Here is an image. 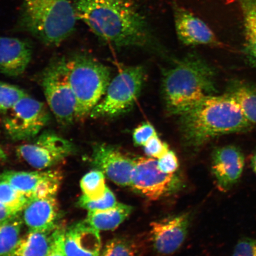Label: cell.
<instances>
[{
  "label": "cell",
  "instance_id": "obj_1",
  "mask_svg": "<svg viewBox=\"0 0 256 256\" xmlns=\"http://www.w3.org/2000/svg\"><path fill=\"white\" fill-rule=\"evenodd\" d=\"M74 6L78 19L115 46L154 44L148 22L133 0H74Z\"/></svg>",
  "mask_w": 256,
  "mask_h": 256
},
{
  "label": "cell",
  "instance_id": "obj_2",
  "mask_svg": "<svg viewBox=\"0 0 256 256\" xmlns=\"http://www.w3.org/2000/svg\"><path fill=\"white\" fill-rule=\"evenodd\" d=\"M185 145L198 148L217 136L247 132L252 127L238 106L226 94L210 95L180 115Z\"/></svg>",
  "mask_w": 256,
  "mask_h": 256
},
{
  "label": "cell",
  "instance_id": "obj_3",
  "mask_svg": "<svg viewBox=\"0 0 256 256\" xmlns=\"http://www.w3.org/2000/svg\"><path fill=\"white\" fill-rule=\"evenodd\" d=\"M216 72L201 58L190 55L164 73L162 94L170 114L182 115L216 92Z\"/></svg>",
  "mask_w": 256,
  "mask_h": 256
},
{
  "label": "cell",
  "instance_id": "obj_4",
  "mask_svg": "<svg viewBox=\"0 0 256 256\" xmlns=\"http://www.w3.org/2000/svg\"><path fill=\"white\" fill-rule=\"evenodd\" d=\"M72 0H22L18 26L48 46L72 36L76 20Z\"/></svg>",
  "mask_w": 256,
  "mask_h": 256
},
{
  "label": "cell",
  "instance_id": "obj_5",
  "mask_svg": "<svg viewBox=\"0 0 256 256\" xmlns=\"http://www.w3.org/2000/svg\"><path fill=\"white\" fill-rule=\"evenodd\" d=\"M70 84L76 99V121L90 114L106 92L111 81L110 68L85 52L66 57Z\"/></svg>",
  "mask_w": 256,
  "mask_h": 256
},
{
  "label": "cell",
  "instance_id": "obj_6",
  "mask_svg": "<svg viewBox=\"0 0 256 256\" xmlns=\"http://www.w3.org/2000/svg\"><path fill=\"white\" fill-rule=\"evenodd\" d=\"M41 86L48 106L58 122L64 126L76 121V103L69 81L66 57L50 62L41 76Z\"/></svg>",
  "mask_w": 256,
  "mask_h": 256
},
{
  "label": "cell",
  "instance_id": "obj_7",
  "mask_svg": "<svg viewBox=\"0 0 256 256\" xmlns=\"http://www.w3.org/2000/svg\"><path fill=\"white\" fill-rule=\"evenodd\" d=\"M142 66L124 68L110 81L104 98L92 110V118H112L126 112L136 101L145 81Z\"/></svg>",
  "mask_w": 256,
  "mask_h": 256
},
{
  "label": "cell",
  "instance_id": "obj_8",
  "mask_svg": "<svg viewBox=\"0 0 256 256\" xmlns=\"http://www.w3.org/2000/svg\"><path fill=\"white\" fill-rule=\"evenodd\" d=\"M50 120L46 106L28 95L3 114L2 126L14 142H28L39 136Z\"/></svg>",
  "mask_w": 256,
  "mask_h": 256
},
{
  "label": "cell",
  "instance_id": "obj_9",
  "mask_svg": "<svg viewBox=\"0 0 256 256\" xmlns=\"http://www.w3.org/2000/svg\"><path fill=\"white\" fill-rule=\"evenodd\" d=\"M31 140L16 147V152L18 158L38 170L58 164L76 152L72 142L52 131H44Z\"/></svg>",
  "mask_w": 256,
  "mask_h": 256
},
{
  "label": "cell",
  "instance_id": "obj_10",
  "mask_svg": "<svg viewBox=\"0 0 256 256\" xmlns=\"http://www.w3.org/2000/svg\"><path fill=\"white\" fill-rule=\"evenodd\" d=\"M180 180L174 174H166L158 168V160L136 159L130 186L149 200H158L177 190Z\"/></svg>",
  "mask_w": 256,
  "mask_h": 256
},
{
  "label": "cell",
  "instance_id": "obj_11",
  "mask_svg": "<svg viewBox=\"0 0 256 256\" xmlns=\"http://www.w3.org/2000/svg\"><path fill=\"white\" fill-rule=\"evenodd\" d=\"M16 190L28 199L56 196L62 180V172L47 171H7L0 174Z\"/></svg>",
  "mask_w": 256,
  "mask_h": 256
},
{
  "label": "cell",
  "instance_id": "obj_12",
  "mask_svg": "<svg viewBox=\"0 0 256 256\" xmlns=\"http://www.w3.org/2000/svg\"><path fill=\"white\" fill-rule=\"evenodd\" d=\"M92 162L95 169L103 172L115 184L130 186L136 159L128 158L113 146L98 144L92 148Z\"/></svg>",
  "mask_w": 256,
  "mask_h": 256
},
{
  "label": "cell",
  "instance_id": "obj_13",
  "mask_svg": "<svg viewBox=\"0 0 256 256\" xmlns=\"http://www.w3.org/2000/svg\"><path fill=\"white\" fill-rule=\"evenodd\" d=\"M190 220V214L186 213L152 222L150 238L155 250L163 256L177 251L186 238Z\"/></svg>",
  "mask_w": 256,
  "mask_h": 256
},
{
  "label": "cell",
  "instance_id": "obj_14",
  "mask_svg": "<svg viewBox=\"0 0 256 256\" xmlns=\"http://www.w3.org/2000/svg\"><path fill=\"white\" fill-rule=\"evenodd\" d=\"M244 166V155L238 147L229 145L215 150L211 169L220 190H231L241 178Z\"/></svg>",
  "mask_w": 256,
  "mask_h": 256
},
{
  "label": "cell",
  "instance_id": "obj_15",
  "mask_svg": "<svg viewBox=\"0 0 256 256\" xmlns=\"http://www.w3.org/2000/svg\"><path fill=\"white\" fill-rule=\"evenodd\" d=\"M176 34L182 43L188 46H219L220 41L200 18L177 5L174 8Z\"/></svg>",
  "mask_w": 256,
  "mask_h": 256
},
{
  "label": "cell",
  "instance_id": "obj_16",
  "mask_svg": "<svg viewBox=\"0 0 256 256\" xmlns=\"http://www.w3.org/2000/svg\"><path fill=\"white\" fill-rule=\"evenodd\" d=\"M33 46L28 40L0 36V73L20 76L31 62Z\"/></svg>",
  "mask_w": 256,
  "mask_h": 256
},
{
  "label": "cell",
  "instance_id": "obj_17",
  "mask_svg": "<svg viewBox=\"0 0 256 256\" xmlns=\"http://www.w3.org/2000/svg\"><path fill=\"white\" fill-rule=\"evenodd\" d=\"M21 213L30 231H50L59 225L60 211L56 196L30 199Z\"/></svg>",
  "mask_w": 256,
  "mask_h": 256
},
{
  "label": "cell",
  "instance_id": "obj_18",
  "mask_svg": "<svg viewBox=\"0 0 256 256\" xmlns=\"http://www.w3.org/2000/svg\"><path fill=\"white\" fill-rule=\"evenodd\" d=\"M99 231L86 222L66 228L64 244L66 256H99L101 240Z\"/></svg>",
  "mask_w": 256,
  "mask_h": 256
},
{
  "label": "cell",
  "instance_id": "obj_19",
  "mask_svg": "<svg viewBox=\"0 0 256 256\" xmlns=\"http://www.w3.org/2000/svg\"><path fill=\"white\" fill-rule=\"evenodd\" d=\"M57 227L46 232L30 230L6 256H46L52 246Z\"/></svg>",
  "mask_w": 256,
  "mask_h": 256
},
{
  "label": "cell",
  "instance_id": "obj_20",
  "mask_svg": "<svg viewBox=\"0 0 256 256\" xmlns=\"http://www.w3.org/2000/svg\"><path fill=\"white\" fill-rule=\"evenodd\" d=\"M226 94L238 106L246 119L256 126V86L242 80L230 82Z\"/></svg>",
  "mask_w": 256,
  "mask_h": 256
},
{
  "label": "cell",
  "instance_id": "obj_21",
  "mask_svg": "<svg viewBox=\"0 0 256 256\" xmlns=\"http://www.w3.org/2000/svg\"><path fill=\"white\" fill-rule=\"evenodd\" d=\"M244 28V51L248 63L256 70V0H238Z\"/></svg>",
  "mask_w": 256,
  "mask_h": 256
},
{
  "label": "cell",
  "instance_id": "obj_22",
  "mask_svg": "<svg viewBox=\"0 0 256 256\" xmlns=\"http://www.w3.org/2000/svg\"><path fill=\"white\" fill-rule=\"evenodd\" d=\"M133 210L132 207L118 204L110 209L90 210L86 222L98 231H108L118 228Z\"/></svg>",
  "mask_w": 256,
  "mask_h": 256
},
{
  "label": "cell",
  "instance_id": "obj_23",
  "mask_svg": "<svg viewBox=\"0 0 256 256\" xmlns=\"http://www.w3.org/2000/svg\"><path fill=\"white\" fill-rule=\"evenodd\" d=\"M21 214L0 222V256L9 254L20 238L24 224Z\"/></svg>",
  "mask_w": 256,
  "mask_h": 256
},
{
  "label": "cell",
  "instance_id": "obj_24",
  "mask_svg": "<svg viewBox=\"0 0 256 256\" xmlns=\"http://www.w3.org/2000/svg\"><path fill=\"white\" fill-rule=\"evenodd\" d=\"M83 196L96 200L104 198L107 190L104 172L95 169L85 174L80 181Z\"/></svg>",
  "mask_w": 256,
  "mask_h": 256
},
{
  "label": "cell",
  "instance_id": "obj_25",
  "mask_svg": "<svg viewBox=\"0 0 256 256\" xmlns=\"http://www.w3.org/2000/svg\"><path fill=\"white\" fill-rule=\"evenodd\" d=\"M30 199L16 190L7 181L0 178V204L8 207L18 213L22 210Z\"/></svg>",
  "mask_w": 256,
  "mask_h": 256
},
{
  "label": "cell",
  "instance_id": "obj_26",
  "mask_svg": "<svg viewBox=\"0 0 256 256\" xmlns=\"http://www.w3.org/2000/svg\"><path fill=\"white\" fill-rule=\"evenodd\" d=\"M99 256H139V251L132 240L118 238L108 242Z\"/></svg>",
  "mask_w": 256,
  "mask_h": 256
},
{
  "label": "cell",
  "instance_id": "obj_27",
  "mask_svg": "<svg viewBox=\"0 0 256 256\" xmlns=\"http://www.w3.org/2000/svg\"><path fill=\"white\" fill-rule=\"evenodd\" d=\"M28 95L24 90L18 86L0 81V113L5 114Z\"/></svg>",
  "mask_w": 256,
  "mask_h": 256
},
{
  "label": "cell",
  "instance_id": "obj_28",
  "mask_svg": "<svg viewBox=\"0 0 256 256\" xmlns=\"http://www.w3.org/2000/svg\"><path fill=\"white\" fill-rule=\"evenodd\" d=\"M117 204L116 197L108 187L104 197L101 199L92 200L82 195L78 202L80 208L88 211L108 210L116 206Z\"/></svg>",
  "mask_w": 256,
  "mask_h": 256
},
{
  "label": "cell",
  "instance_id": "obj_29",
  "mask_svg": "<svg viewBox=\"0 0 256 256\" xmlns=\"http://www.w3.org/2000/svg\"><path fill=\"white\" fill-rule=\"evenodd\" d=\"M143 146L146 155L153 158H161L170 150L167 143L162 142L158 134L152 136Z\"/></svg>",
  "mask_w": 256,
  "mask_h": 256
},
{
  "label": "cell",
  "instance_id": "obj_30",
  "mask_svg": "<svg viewBox=\"0 0 256 256\" xmlns=\"http://www.w3.org/2000/svg\"><path fill=\"white\" fill-rule=\"evenodd\" d=\"M156 134L154 127L148 122L143 123L134 130L133 140L137 146H144Z\"/></svg>",
  "mask_w": 256,
  "mask_h": 256
},
{
  "label": "cell",
  "instance_id": "obj_31",
  "mask_svg": "<svg viewBox=\"0 0 256 256\" xmlns=\"http://www.w3.org/2000/svg\"><path fill=\"white\" fill-rule=\"evenodd\" d=\"M158 168L166 174H174L179 167L178 160L174 152L169 150L161 158L158 159Z\"/></svg>",
  "mask_w": 256,
  "mask_h": 256
},
{
  "label": "cell",
  "instance_id": "obj_32",
  "mask_svg": "<svg viewBox=\"0 0 256 256\" xmlns=\"http://www.w3.org/2000/svg\"><path fill=\"white\" fill-rule=\"evenodd\" d=\"M66 228L62 225L57 227L52 246L46 256H66L64 244Z\"/></svg>",
  "mask_w": 256,
  "mask_h": 256
},
{
  "label": "cell",
  "instance_id": "obj_33",
  "mask_svg": "<svg viewBox=\"0 0 256 256\" xmlns=\"http://www.w3.org/2000/svg\"><path fill=\"white\" fill-rule=\"evenodd\" d=\"M232 256H256V240L244 238L240 240Z\"/></svg>",
  "mask_w": 256,
  "mask_h": 256
},
{
  "label": "cell",
  "instance_id": "obj_34",
  "mask_svg": "<svg viewBox=\"0 0 256 256\" xmlns=\"http://www.w3.org/2000/svg\"><path fill=\"white\" fill-rule=\"evenodd\" d=\"M251 166L252 169V171L254 172V174L256 176V150L252 154V156L251 158Z\"/></svg>",
  "mask_w": 256,
  "mask_h": 256
},
{
  "label": "cell",
  "instance_id": "obj_35",
  "mask_svg": "<svg viewBox=\"0 0 256 256\" xmlns=\"http://www.w3.org/2000/svg\"><path fill=\"white\" fill-rule=\"evenodd\" d=\"M0 132H1V131H0ZM7 155H6L4 150L2 148L1 144H0V160H2V161H5V160H7Z\"/></svg>",
  "mask_w": 256,
  "mask_h": 256
}]
</instances>
